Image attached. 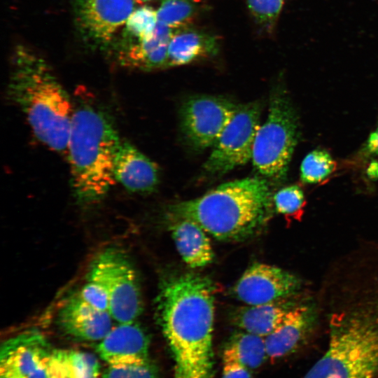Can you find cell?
Listing matches in <instances>:
<instances>
[{
	"mask_svg": "<svg viewBox=\"0 0 378 378\" xmlns=\"http://www.w3.org/2000/svg\"><path fill=\"white\" fill-rule=\"evenodd\" d=\"M120 139L106 112L93 103L77 102L66 155L73 192L80 203H97L116 183L114 156Z\"/></svg>",
	"mask_w": 378,
	"mask_h": 378,
	"instance_id": "obj_4",
	"label": "cell"
},
{
	"mask_svg": "<svg viewBox=\"0 0 378 378\" xmlns=\"http://www.w3.org/2000/svg\"><path fill=\"white\" fill-rule=\"evenodd\" d=\"M76 27L90 47L106 50L134 8V0H72Z\"/></svg>",
	"mask_w": 378,
	"mask_h": 378,
	"instance_id": "obj_10",
	"label": "cell"
},
{
	"mask_svg": "<svg viewBox=\"0 0 378 378\" xmlns=\"http://www.w3.org/2000/svg\"><path fill=\"white\" fill-rule=\"evenodd\" d=\"M7 94L37 139L66 155L74 105L48 62L34 50L18 46L11 58Z\"/></svg>",
	"mask_w": 378,
	"mask_h": 378,
	"instance_id": "obj_2",
	"label": "cell"
},
{
	"mask_svg": "<svg viewBox=\"0 0 378 378\" xmlns=\"http://www.w3.org/2000/svg\"><path fill=\"white\" fill-rule=\"evenodd\" d=\"M113 318L86 302L78 293L67 300L58 314V323L68 335L85 341H100L112 329Z\"/></svg>",
	"mask_w": 378,
	"mask_h": 378,
	"instance_id": "obj_15",
	"label": "cell"
},
{
	"mask_svg": "<svg viewBox=\"0 0 378 378\" xmlns=\"http://www.w3.org/2000/svg\"><path fill=\"white\" fill-rule=\"evenodd\" d=\"M218 50L217 39L212 35L192 29H175L169 44L165 67L190 64L214 55Z\"/></svg>",
	"mask_w": 378,
	"mask_h": 378,
	"instance_id": "obj_19",
	"label": "cell"
},
{
	"mask_svg": "<svg viewBox=\"0 0 378 378\" xmlns=\"http://www.w3.org/2000/svg\"><path fill=\"white\" fill-rule=\"evenodd\" d=\"M158 23L156 10L150 6L135 9L123 27L119 45L125 47L149 38Z\"/></svg>",
	"mask_w": 378,
	"mask_h": 378,
	"instance_id": "obj_23",
	"label": "cell"
},
{
	"mask_svg": "<svg viewBox=\"0 0 378 378\" xmlns=\"http://www.w3.org/2000/svg\"><path fill=\"white\" fill-rule=\"evenodd\" d=\"M96 351L109 366L140 365L149 363V339L136 323H118L97 344Z\"/></svg>",
	"mask_w": 378,
	"mask_h": 378,
	"instance_id": "obj_13",
	"label": "cell"
},
{
	"mask_svg": "<svg viewBox=\"0 0 378 378\" xmlns=\"http://www.w3.org/2000/svg\"><path fill=\"white\" fill-rule=\"evenodd\" d=\"M134 1L135 2H136V3H138V4H144V3L150 1H153V0H134Z\"/></svg>",
	"mask_w": 378,
	"mask_h": 378,
	"instance_id": "obj_33",
	"label": "cell"
},
{
	"mask_svg": "<svg viewBox=\"0 0 378 378\" xmlns=\"http://www.w3.org/2000/svg\"><path fill=\"white\" fill-rule=\"evenodd\" d=\"M172 218L169 230L184 262L191 268L202 267L211 263L214 254L207 232L192 219Z\"/></svg>",
	"mask_w": 378,
	"mask_h": 378,
	"instance_id": "obj_18",
	"label": "cell"
},
{
	"mask_svg": "<svg viewBox=\"0 0 378 378\" xmlns=\"http://www.w3.org/2000/svg\"><path fill=\"white\" fill-rule=\"evenodd\" d=\"M114 177L134 193H150L159 183L157 164L127 140L120 139L114 156Z\"/></svg>",
	"mask_w": 378,
	"mask_h": 378,
	"instance_id": "obj_14",
	"label": "cell"
},
{
	"mask_svg": "<svg viewBox=\"0 0 378 378\" xmlns=\"http://www.w3.org/2000/svg\"><path fill=\"white\" fill-rule=\"evenodd\" d=\"M314 319L312 308L294 306L281 323L265 337L268 358H279L295 350L310 330Z\"/></svg>",
	"mask_w": 378,
	"mask_h": 378,
	"instance_id": "obj_17",
	"label": "cell"
},
{
	"mask_svg": "<svg viewBox=\"0 0 378 378\" xmlns=\"http://www.w3.org/2000/svg\"><path fill=\"white\" fill-rule=\"evenodd\" d=\"M238 105L220 96L195 95L180 108V127L188 144L200 150L213 147L234 115Z\"/></svg>",
	"mask_w": 378,
	"mask_h": 378,
	"instance_id": "obj_9",
	"label": "cell"
},
{
	"mask_svg": "<svg viewBox=\"0 0 378 378\" xmlns=\"http://www.w3.org/2000/svg\"><path fill=\"white\" fill-rule=\"evenodd\" d=\"M225 347L251 371L260 368L269 358L265 337L243 330L232 335Z\"/></svg>",
	"mask_w": 378,
	"mask_h": 378,
	"instance_id": "obj_22",
	"label": "cell"
},
{
	"mask_svg": "<svg viewBox=\"0 0 378 378\" xmlns=\"http://www.w3.org/2000/svg\"><path fill=\"white\" fill-rule=\"evenodd\" d=\"M215 288L186 273L164 281L156 301L158 323L174 359V378H213Z\"/></svg>",
	"mask_w": 378,
	"mask_h": 378,
	"instance_id": "obj_1",
	"label": "cell"
},
{
	"mask_svg": "<svg viewBox=\"0 0 378 378\" xmlns=\"http://www.w3.org/2000/svg\"><path fill=\"white\" fill-rule=\"evenodd\" d=\"M195 12L192 0H162L156 14L158 22L178 29L190 22Z\"/></svg>",
	"mask_w": 378,
	"mask_h": 378,
	"instance_id": "obj_24",
	"label": "cell"
},
{
	"mask_svg": "<svg viewBox=\"0 0 378 378\" xmlns=\"http://www.w3.org/2000/svg\"><path fill=\"white\" fill-rule=\"evenodd\" d=\"M378 373V315L336 316L324 355L304 378H374Z\"/></svg>",
	"mask_w": 378,
	"mask_h": 378,
	"instance_id": "obj_5",
	"label": "cell"
},
{
	"mask_svg": "<svg viewBox=\"0 0 378 378\" xmlns=\"http://www.w3.org/2000/svg\"><path fill=\"white\" fill-rule=\"evenodd\" d=\"M368 175L373 179H378V162H372L367 170Z\"/></svg>",
	"mask_w": 378,
	"mask_h": 378,
	"instance_id": "obj_32",
	"label": "cell"
},
{
	"mask_svg": "<svg viewBox=\"0 0 378 378\" xmlns=\"http://www.w3.org/2000/svg\"><path fill=\"white\" fill-rule=\"evenodd\" d=\"M174 30L158 22L149 38L116 48L118 63L141 71L165 68L168 47Z\"/></svg>",
	"mask_w": 378,
	"mask_h": 378,
	"instance_id": "obj_16",
	"label": "cell"
},
{
	"mask_svg": "<svg viewBox=\"0 0 378 378\" xmlns=\"http://www.w3.org/2000/svg\"><path fill=\"white\" fill-rule=\"evenodd\" d=\"M276 212L286 216L298 214L304 206L303 191L298 186H289L277 191L273 196Z\"/></svg>",
	"mask_w": 378,
	"mask_h": 378,
	"instance_id": "obj_26",
	"label": "cell"
},
{
	"mask_svg": "<svg viewBox=\"0 0 378 378\" xmlns=\"http://www.w3.org/2000/svg\"><path fill=\"white\" fill-rule=\"evenodd\" d=\"M300 287L298 278L276 266L255 263L233 288L236 298L247 305L268 303L295 293Z\"/></svg>",
	"mask_w": 378,
	"mask_h": 378,
	"instance_id": "obj_11",
	"label": "cell"
},
{
	"mask_svg": "<svg viewBox=\"0 0 378 378\" xmlns=\"http://www.w3.org/2000/svg\"><path fill=\"white\" fill-rule=\"evenodd\" d=\"M365 151L368 154L378 155V127L370 135L365 144Z\"/></svg>",
	"mask_w": 378,
	"mask_h": 378,
	"instance_id": "obj_31",
	"label": "cell"
},
{
	"mask_svg": "<svg viewBox=\"0 0 378 378\" xmlns=\"http://www.w3.org/2000/svg\"><path fill=\"white\" fill-rule=\"evenodd\" d=\"M260 112L261 106L258 102L238 105L204 164L207 174H224L252 158L255 136L260 126Z\"/></svg>",
	"mask_w": 378,
	"mask_h": 378,
	"instance_id": "obj_8",
	"label": "cell"
},
{
	"mask_svg": "<svg viewBox=\"0 0 378 378\" xmlns=\"http://www.w3.org/2000/svg\"><path fill=\"white\" fill-rule=\"evenodd\" d=\"M268 115L254 141L252 161L266 178L280 181L286 178L300 135L297 112L286 92L275 90Z\"/></svg>",
	"mask_w": 378,
	"mask_h": 378,
	"instance_id": "obj_6",
	"label": "cell"
},
{
	"mask_svg": "<svg viewBox=\"0 0 378 378\" xmlns=\"http://www.w3.org/2000/svg\"><path fill=\"white\" fill-rule=\"evenodd\" d=\"M102 378H159L154 365L150 362L140 365L109 366Z\"/></svg>",
	"mask_w": 378,
	"mask_h": 378,
	"instance_id": "obj_28",
	"label": "cell"
},
{
	"mask_svg": "<svg viewBox=\"0 0 378 378\" xmlns=\"http://www.w3.org/2000/svg\"><path fill=\"white\" fill-rule=\"evenodd\" d=\"M336 164L329 153L316 149L308 153L300 167L301 180L307 183H317L335 170Z\"/></svg>",
	"mask_w": 378,
	"mask_h": 378,
	"instance_id": "obj_25",
	"label": "cell"
},
{
	"mask_svg": "<svg viewBox=\"0 0 378 378\" xmlns=\"http://www.w3.org/2000/svg\"><path fill=\"white\" fill-rule=\"evenodd\" d=\"M99 281L108 297V312L118 323L136 321L143 310L137 274L128 257L116 248L102 251L93 261L88 276Z\"/></svg>",
	"mask_w": 378,
	"mask_h": 378,
	"instance_id": "obj_7",
	"label": "cell"
},
{
	"mask_svg": "<svg viewBox=\"0 0 378 378\" xmlns=\"http://www.w3.org/2000/svg\"><path fill=\"white\" fill-rule=\"evenodd\" d=\"M52 351L36 330H29L7 340L1 346L0 377L47 378L46 365Z\"/></svg>",
	"mask_w": 378,
	"mask_h": 378,
	"instance_id": "obj_12",
	"label": "cell"
},
{
	"mask_svg": "<svg viewBox=\"0 0 378 378\" xmlns=\"http://www.w3.org/2000/svg\"><path fill=\"white\" fill-rule=\"evenodd\" d=\"M284 0H246L255 20L262 25L273 24L278 18Z\"/></svg>",
	"mask_w": 378,
	"mask_h": 378,
	"instance_id": "obj_27",
	"label": "cell"
},
{
	"mask_svg": "<svg viewBox=\"0 0 378 378\" xmlns=\"http://www.w3.org/2000/svg\"><path fill=\"white\" fill-rule=\"evenodd\" d=\"M79 295L89 304L102 311L108 312V297L104 287L97 280L88 276Z\"/></svg>",
	"mask_w": 378,
	"mask_h": 378,
	"instance_id": "obj_29",
	"label": "cell"
},
{
	"mask_svg": "<svg viewBox=\"0 0 378 378\" xmlns=\"http://www.w3.org/2000/svg\"><path fill=\"white\" fill-rule=\"evenodd\" d=\"M222 378H252L251 370L241 364L225 346L223 352Z\"/></svg>",
	"mask_w": 378,
	"mask_h": 378,
	"instance_id": "obj_30",
	"label": "cell"
},
{
	"mask_svg": "<svg viewBox=\"0 0 378 378\" xmlns=\"http://www.w3.org/2000/svg\"><path fill=\"white\" fill-rule=\"evenodd\" d=\"M47 378H99L100 365L92 354L75 350H52L46 365Z\"/></svg>",
	"mask_w": 378,
	"mask_h": 378,
	"instance_id": "obj_21",
	"label": "cell"
},
{
	"mask_svg": "<svg viewBox=\"0 0 378 378\" xmlns=\"http://www.w3.org/2000/svg\"><path fill=\"white\" fill-rule=\"evenodd\" d=\"M293 307L283 299L248 305L236 311L232 319L241 330L265 337L281 323Z\"/></svg>",
	"mask_w": 378,
	"mask_h": 378,
	"instance_id": "obj_20",
	"label": "cell"
},
{
	"mask_svg": "<svg viewBox=\"0 0 378 378\" xmlns=\"http://www.w3.org/2000/svg\"><path fill=\"white\" fill-rule=\"evenodd\" d=\"M0 378H8V377H0Z\"/></svg>",
	"mask_w": 378,
	"mask_h": 378,
	"instance_id": "obj_34",
	"label": "cell"
},
{
	"mask_svg": "<svg viewBox=\"0 0 378 378\" xmlns=\"http://www.w3.org/2000/svg\"><path fill=\"white\" fill-rule=\"evenodd\" d=\"M268 181L248 177L223 183L201 197L169 206L172 216L197 222L223 241H241L258 234L271 214Z\"/></svg>",
	"mask_w": 378,
	"mask_h": 378,
	"instance_id": "obj_3",
	"label": "cell"
}]
</instances>
